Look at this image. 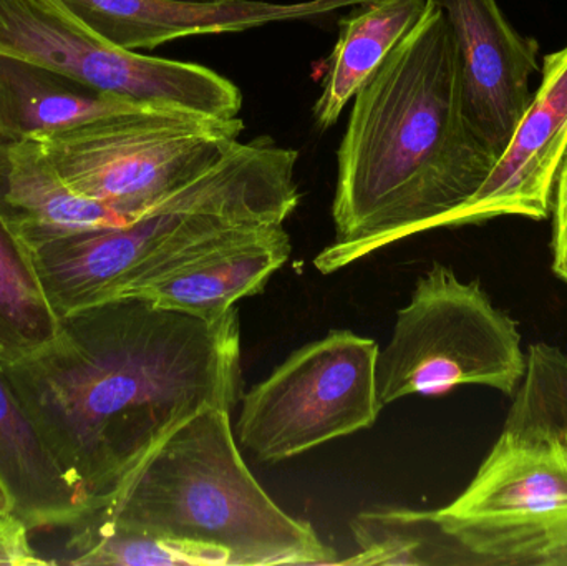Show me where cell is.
I'll return each instance as SVG.
<instances>
[{"mask_svg":"<svg viewBox=\"0 0 567 566\" xmlns=\"http://www.w3.org/2000/svg\"><path fill=\"white\" fill-rule=\"evenodd\" d=\"M6 369L93 511L183 422L238 404V309L202 319L122 296L60 318L45 349Z\"/></svg>","mask_w":567,"mask_h":566,"instance_id":"obj_1","label":"cell"},{"mask_svg":"<svg viewBox=\"0 0 567 566\" xmlns=\"http://www.w3.org/2000/svg\"><path fill=\"white\" fill-rule=\"evenodd\" d=\"M352 100L337 153L336 236L313 259L322 275L442 228L498 162L463 112L455 37L432 0Z\"/></svg>","mask_w":567,"mask_h":566,"instance_id":"obj_2","label":"cell"},{"mask_svg":"<svg viewBox=\"0 0 567 566\" xmlns=\"http://www.w3.org/2000/svg\"><path fill=\"white\" fill-rule=\"evenodd\" d=\"M297 158L268 136L239 142L136 222L25 243L53 311L136 295L284 225L299 205Z\"/></svg>","mask_w":567,"mask_h":566,"instance_id":"obj_3","label":"cell"},{"mask_svg":"<svg viewBox=\"0 0 567 566\" xmlns=\"http://www.w3.org/2000/svg\"><path fill=\"white\" fill-rule=\"evenodd\" d=\"M93 512L166 541L221 548L231 566L339 562L309 522L286 514L256 481L225 409L178 425Z\"/></svg>","mask_w":567,"mask_h":566,"instance_id":"obj_4","label":"cell"},{"mask_svg":"<svg viewBox=\"0 0 567 566\" xmlns=\"http://www.w3.org/2000/svg\"><path fill=\"white\" fill-rule=\"evenodd\" d=\"M245 122L143 106L39 138L66 185L128 223L198 178L238 145Z\"/></svg>","mask_w":567,"mask_h":566,"instance_id":"obj_5","label":"cell"},{"mask_svg":"<svg viewBox=\"0 0 567 566\" xmlns=\"http://www.w3.org/2000/svg\"><path fill=\"white\" fill-rule=\"evenodd\" d=\"M518 322L493 305L478 281H462L435 263L377 358V392L386 408L409 395H445L483 385L515 395L528 369Z\"/></svg>","mask_w":567,"mask_h":566,"instance_id":"obj_6","label":"cell"},{"mask_svg":"<svg viewBox=\"0 0 567 566\" xmlns=\"http://www.w3.org/2000/svg\"><path fill=\"white\" fill-rule=\"evenodd\" d=\"M435 514L475 566H567V432L503 428L466 491Z\"/></svg>","mask_w":567,"mask_h":566,"instance_id":"obj_7","label":"cell"},{"mask_svg":"<svg viewBox=\"0 0 567 566\" xmlns=\"http://www.w3.org/2000/svg\"><path fill=\"white\" fill-rule=\"evenodd\" d=\"M379 351L373 339L349 329L293 351L243 398L236 428L243 447L276 464L372 428L382 411Z\"/></svg>","mask_w":567,"mask_h":566,"instance_id":"obj_8","label":"cell"},{"mask_svg":"<svg viewBox=\"0 0 567 566\" xmlns=\"http://www.w3.org/2000/svg\"><path fill=\"white\" fill-rule=\"evenodd\" d=\"M0 55L65 73L142 105L236 119L243 93L198 63L143 55L96 35L62 0H0Z\"/></svg>","mask_w":567,"mask_h":566,"instance_id":"obj_9","label":"cell"},{"mask_svg":"<svg viewBox=\"0 0 567 566\" xmlns=\"http://www.w3.org/2000/svg\"><path fill=\"white\" fill-rule=\"evenodd\" d=\"M432 2L455 37L466 120L499 159L532 103L538 43L509 25L496 0Z\"/></svg>","mask_w":567,"mask_h":566,"instance_id":"obj_10","label":"cell"},{"mask_svg":"<svg viewBox=\"0 0 567 566\" xmlns=\"http://www.w3.org/2000/svg\"><path fill=\"white\" fill-rule=\"evenodd\" d=\"M567 153V45L543 60L542 83L512 142L478 192L442 228L482 225L502 216L546 219Z\"/></svg>","mask_w":567,"mask_h":566,"instance_id":"obj_11","label":"cell"},{"mask_svg":"<svg viewBox=\"0 0 567 566\" xmlns=\"http://www.w3.org/2000/svg\"><path fill=\"white\" fill-rule=\"evenodd\" d=\"M96 35L125 50H152L202 33L243 32L275 22L316 19L370 0H62Z\"/></svg>","mask_w":567,"mask_h":566,"instance_id":"obj_12","label":"cell"},{"mask_svg":"<svg viewBox=\"0 0 567 566\" xmlns=\"http://www.w3.org/2000/svg\"><path fill=\"white\" fill-rule=\"evenodd\" d=\"M0 216L23 243L128 225L115 209L73 192L32 138H0Z\"/></svg>","mask_w":567,"mask_h":566,"instance_id":"obj_13","label":"cell"},{"mask_svg":"<svg viewBox=\"0 0 567 566\" xmlns=\"http://www.w3.org/2000/svg\"><path fill=\"white\" fill-rule=\"evenodd\" d=\"M0 482L9 492L12 514L22 518L30 531L69 528L90 511L89 502L47 447L2 364Z\"/></svg>","mask_w":567,"mask_h":566,"instance_id":"obj_14","label":"cell"},{"mask_svg":"<svg viewBox=\"0 0 567 566\" xmlns=\"http://www.w3.org/2000/svg\"><path fill=\"white\" fill-rule=\"evenodd\" d=\"M49 66L0 55V138L39 140L116 113L143 109Z\"/></svg>","mask_w":567,"mask_h":566,"instance_id":"obj_15","label":"cell"},{"mask_svg":"<svg viewBox=\"0 0 567 566\" xmlns=\"http://www.w3.org/2000/svg\"><path fill=\"white\" fill-rule=\"evenodd\" d=\"M290 249L284 225L275 226L258 238L216 253L133 296L196 318L219 319L243 298L261 292L271 276L286 265Z\"/></svg>","mask_w":567,"mask_h":566,"instance_id":"obj_16","label":"cell"},{"mask_svg":"<svg viewBox=\"0 0 567 566\" xmlns=\"http://www.w3.org/2000/svg\"><path fill=\"white\" fill-rule=\"evenodd\" d=\"M429 7V0H370L340 20L339 39L327 60L322 92L313 105L320 130L342 115L357 90L409 35Z\"/></svg>","mask_w":567,"mask_h":566,"instance_id":"obj_17","label":"cell"},{"mask_svg":"<svg viewBox=\"0 0 567 566\" xmlns=\"http://www.w3.org/2000/svg\"><path fill=\"white\" fill-rule=\"evenodd\" d=\"M32 253L0 216V364H19L59 335Z\"/></svg>","mask_w":567,"mask_h":566,"instance_id":"obj_18","label":"cell"},{"mask_svg":"<svg viewBox=\"0 0 567 566\" xmlns=\"http://www.w3.org/2000/svg\"><path fill=\"white\" fill-rule=\"evenodd\" d=\"M359 554L337 565H473L472 558L436 518L435 511L375 508L350 522Z\"/></svg>","mask_w":567,"mask_h":566,"instance_id":"obj_19","label":"cell"},{"mask_svg":"<svg viewBox=\"0 0 567 566\" xmlns=\"http://www.w3.org/2000/svg\"><path fill=\"white\" fill-rule=\"evenodd\" d=\"M63 554L55 565L231 566L221 548L143 534L93 511L70 525Z\"/></svg>","mask_w":567,"mask_h":566,"instance_id":"obj_20","label":"cell"},{"mask_svg":"<svg viewBox=\"0 0 567 566\" xmlns=\"http://www.w3.org/2000/svg\"><path fill=\"white\" fill-rule=\"evenodd\" d=\"M505 428L567 432V354L548 342L529 346L528 369Z\"/></svg>","mask_w":567,"mask_h":566,"instance_id":"obj_21","label":"cell"},{"mask_svg":"<svg viewBox=\"0 0 567 566\" xmlns=\"http://www.w3.org/2000/svg\"><path fill=\"white\" fill-rule=\"evenodd\" d=\"M30 528L16 514L0 515V565L43 566L52 562L37 554L30 545ZM53 565V564H52Z\"/></svg>","mask_w":567,"mask_h":566,"instance_id":"obj_22","label":"cell"},{"mask_svg":"<svg viewBox=\"0 0 567 566\" xmlns=\"http://www.w3.org/2000/svg\"><path fill=\"white\" fill-rule=\"evenodd\" d=\"M551 209V269L567 285V153L556 176Z\"/></svg>","mask_w":567,"mask_h":566,"instance_id":"obj_23","label":"cell"},{"mask_svg":"<svg viewBox=\"0 0 567 566\" xmlns=\"http://www.w3.org/2000/svg\"><path fill=\"white\" fill-rule=\"evenodd\" d=\"M10 512H12V501H10L9 492L0 482V515L10 514Z\"/></svg>","mask_w":567,"mask_h":566,"instance_id":"obj_24","label":"cell"},{"mask_svg":"<svg viewBox=\"0 0 567 566\" xmlns=\"http://www.w3.org/2000/svg\"><path fill=\"white\" fill-rule=\"evenodd\" d=\"M179 2H199V0H179Z\"/></svg>","mask_w":567,"mask_h":566,"instance_id":"obj_25","label":"cell"}]
</instances>
